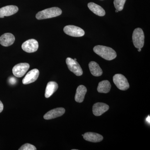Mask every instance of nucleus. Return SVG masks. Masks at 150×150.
Here are the masks:
<instances>
[{"label":"nucleus","instance_id":"f257e3e1","mask_svg":"<svg viewBox=\"0 0 150 150\" xmlns=\"http://www.w3.org/2000/svg\"><path fill=\"white\" fill-rule=\"evenodd\" d=\"M93 51L98 56L108 61L113 60L117 56L115 51L112 48L107 46L100 45L95 46L94 47Z\"/></svg>","mask_w":150,"mask_h":150},{"label":"nucleus","instance_id":"f03ea898","mask_svg":"<svg viewBox=\"0 0 150 150\" xmlns=\"http://www.w3.org/2000/svg\"><path fill=\"white\" fill-rule=\"evenodd\" d=\"M62 13V10L59 8H50L38 13L35 17L38 20L52 18L61 15Z\"/></svg>","mask_w":150,"mask_h":150},{"label":"nucleus","instance_id":"7ed1b4c3","mask_svg":"<svg viewBox=\"0 0 150 150\" xmlns=\"http://www.w3.org/2000/svg\"><path fill=\"white\" fill-rule=\"evenodd\" d=\"M144 34L141 28H136L134 30L132 35L133 43L136 48H142L144 44Z\"/></svg>","mask_w":150,"mask_h":150},{"label":"nucleus","instance_id":"20e7f679","mask_svg":"<svg viewBox=\"0 0 150 150\" xmlns=\"http://www.w3.org/2000/svg\"><path fill=\"white\" fill-rule=\"evenodd\" d=\"M113 81L119 89L126 91L129 88V84L126 78L121 74H116L113 77Z\"/></svg>","mask_w":150,"mask_h":150},{"label":"nucleus","instance_id":"39448f33","mask_svg":"<svg viewBox=\"0 0 150 150\" xmlns=\"http://www.w3.org/2000/svg\"><path fill=\"white\" fill-rule=\"evenodd\" d=\"M64 31L67 35L73 37H81L85 34L84 31L82 28L73 25L65 26L64 28Z\"/></svg>","mask_w":150,"mask_h":150},{"label":"nucleus","instance_id":"423d86ee","mask_svg":"<svg viewBox=\"0 0 150 150\" xmlns=\"http://www.w3.org/2000/svg\"><path fill=\"white\" fill-rule=\"evenodd\" d=\"M66 63L69 70L76 76H81L83 74V70L81 66L76 61L71 58H67Z\"/></svg>","mask_w":150,"mask_h":150},{"label":"nucleus","instance_id":"0eeeda50","mask_svg":"<svg viewBox=\"0 0 150 150\" xmlns=\"http://www.w3.org/2000/svg\"><path fill=\"white\" fill-rule=\"evenodd\" d=\"M29 68L30 65L28 63H20L13 67V73L16 77H22L25 74Z\"/></svg>","mask_w":150,"mask_h":150},{"label":"nucleus","instance_id":"6e6552de","mask_svg":"<svg viewBox=\"0 0 150 150\" xmlns=\"http://www.w3.org/2000/svg\"><path fill=\"white\" fill-rule=\"evenodd\" d=\"M38 48V42L34 39H30L26 40L22 45L23 50L28 53L35 52L37 51Z\"/></svg>","mask_w":150,"mask_h":150},{"label":"nucleus","instance_id":"1a4fd4ad","mask_svg":"<svg viewBox=\"0 0 150 150\" xmlns=\"http://www.w3.org/2000/svg\"><path fill=\"white\" fill-rule=\"evenodd\" d=\"M39 75V70L37 69H33L30 71L25 75L23 79L22 83L23 84H29L34 82L37 80Z\"/></svg>","mask_w":150,"mask_h":150},{"label":"nucleus","instance_id":"9d476101","mask_svg":"<svg viewBox=\"0 0 150 150\" xmlns=\"http://www.w3.org/2000/svg\"><path fill=\"white\" fill-rule=\"evenodd\" d=\"M65 112V109L63 108H57L48 111L43 116L46 120H50L60 117L64 115Z\"/></svg>","mask_w":150,"mask_h":150},{"label":"nucleus","instance_id":"9b49d317","mask_svg":"<svg viewBox=\"0 0 150 150\" xmlns=\"http://www.w3.org/2000/svg\"><path fill=\"white\" fill-rule=\"evenodd\" d=\"M18 11V8L15 6H6L0 8V18L5 16H8L16 13Z\"/></svg>","mask_w":150,"mask_h":150},{"label":"nucleus","instance_id":"f8f14e48","mask_svg":"<svg viewBox=\"0 0 150 150\" xmlns=\"http://www.w3.org/2000/svg\"><path fill=\"white\" fill-rule=\"evenodd\" d=\"M108 105L103 103H97L93 106V112L96 116H100L109 109Z\"/></svg>","mask_w":150,"mask_h":150},{"label":"nucleus","instance_id":"ddd939ff","mask_svg":"<svg viewBox=\"0 0 150 150\" xmlns=\"http://www.w3.org/2000/svg\"><path fill=\"white\" fill-rule=\"evenodd\" d=\"M15 40L13 34L11 33H6L0 37V44L2 46L7 47L12 45Z\"/></svg>","mask_w":150,"mask_h":150},{"label":"nucleus","instance_id":"4468645a","mask_svg":"<svg viewBox=\"0 0 150 150\" xmlns=\"http://www.w3.org/2000/svg\"><path fill=\"white\" fill-rule=\"evenodd\" d=\"M82 136L86 141L93 143L100 142L103 139L102 135L93 132H87L82 135Z\"/></svg>","mask_w":150,"mask_h":150},{"label":"nucleus","instance_id":"2eb2a0df","mask_svg":"<svg viewBox=\"0 0 150 150\" xmlns=\"http://www.w3.org/2000/svg\"><path fill=\"white\" fill-rule=\"evenodd\" d=\"M87 91V90L85 86L83 85L79 86L77 88L76 95H75V100L78 103L83 102Z\"/></svg>","mask_w":150,"mask_h":150},{"label":"nucleus","instance_id":"dca6fc26","mask_svg":"<svg viewBox=\"0 0 150 150\" xmlns=\"http://www.w3.org/2000/svg\"><path fill=\"white\" fill-rule=\"evenodd\" d=\"M88 6L89 9L96 15L100 16H103L105 15V11L102 7L94 3L90 2L88 3Z\"/></svg>","mask_w":150,"mask_h":150},{"label":"nucleus","instance_id":"f3484780","mask_svg":"<svg viewBox=\"0 0 150 150\" xmlns=\"http://www.w3.org/2000/svg\"><path fill=\"white\" fill-rule=\"evenodd\" d=\"M59 86L54 81H50L47 84L45 90V96L46 98L51 97L58 89Z\"/></svg>","mask_w":150,"mask_h":150},{"label":"nucleus","instance_id":"a211bd4d","mask_svg":"<svg viewBox=\"0 0 150 150\" xmlns=\"http://www.w3.org/2000/svg\"><path fill=\"white\" fill-rule=\"evenodd\" d=\"M89 68L92 75L95 76H100L103 74V71L99 65L95 62H91L89 64Z\"/></svg>","mask_w":150,"mask_h":150},{"label":"nucleus","instance_id":"6ab92c4d","mask_svg":"<svg viewBox=\"0 0 150 150\" xmlns=\"http://www.w3.org/2000/svg\"><path fill=\"white\" fill-rule=\"evenodd\" d=\"M111 84L107 80L103 81L98 83L97 88L98 91L100 93H108L110 91Z\"/></svg>","mask_w":150,"mask_h":150},{"label":"nucleus","instance_id":"aec40b11","mask_svg":"<svg viewBox=\"0 0 150 150\" xmlns=\"http://www.w3.org/2000/svg\"><path fill=\"white\" fill-rule=\"evenodd\" d=\"M126 1V0H114L113 3L115 9L118 11H122L124 7Z\"/></svg>","mask_w":150,"mask_h":150},{"label":"nucleus","instance_id":"412c9836","mask_svg":"<svg viewBox=\"0 0 150 150\" xmlns=\"http://www.w3.org/2000/svg\"><path fill=\"white\" fill-rule=\"evenodd\" d=\"M37 149L35 146L29 144H26L23 145L19 149V150H36Z\"/></svg>","mask_w":150,"mask_h":150},{"label":"nucleus","instance_id":"4be33fe9","mask_svg":"<svg viewBox=\"0 0 150 150\" xmlns=\"http://www.w3.org/2000/svg\"><path fill=\"white\" fill-rule=\"evenodd\" d=\"M16 81V79L13 77L9 79L10 83L11 84H14L15 83Z\"/></svg>","mask_w":150,"mask_h":150},{"label":"nucleus","instance_id":"5701e85b","mask_svg":"<svg viewBox=\"0 0 150 150\" xmlns=\"http://www.w3.org/2000/svg\"><path fill=\"white\" fill-rule=\"evenodd\" d=\"M4 109V105H3L2 102L0 100V113L2 112Z\"/></svg>","mask_w":150,"mask_h":150},{"label":"nucleus","instance_id":"b1692460","mask_svg":"<svg viewBox=\"0 0 150 150\" xmlns=\"http://www.w3.org/2000/svg\"><path fill=\"white\" fill-rule=\"evenodd\" d=\"M150 115H149L147 118L146 119V121L149 124H150Z\"/></svg>","mask_w":150,"mask_h":150},{"label":"nucleus","instance_id":"393cba45","mask_svg":"<svg viewBox=\"0 0 150 150\" xmlns=\"http://www.w3.org/2000/svg\"><path fill=\"white\" fill-rule=\"evenodd\" d=\"M141 50H142V48H139V49H138V51H139V52H140V51H141Z\"/></svg>","mask_w":150,"mask_h":150},{"label":"nucleus","instance_id":"a878e982","mask_svg":"<svg viewBox=\"0 0 150 150\" xmlns=\"http://www.w3.org/2000/svg\"><path fill=\"white\" fill-rule=\"evenodd\" d=\"M118 12V10H117L116 9V10H115V12L117 13V12Z\"/></svg>","mask_w":150,"mask_h":150},{"label":"nucleus","instance_id":"bb28decb","mask_svg":"<svg viewBox=\"0 0 150 150\" xmlns=\"http://www.w3.org/2000/svg\"><path fill=\"white\" fill-rule=\"evenodd\" d=\"M74 60L75 61H76V59H74Z\"/></svg>","mask_w":150,"mask_h":150}]
</instances>
